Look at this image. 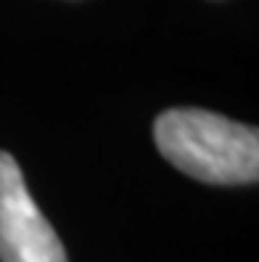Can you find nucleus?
I'll return each mask as SVG.
<instances>
[{
  "instance_id": "1",
  "label": "nucleus",
  "mask_w": 259,
  "mask_h": 262,
  "mask_svg": "<svg viewBox=\"0 0 259 262\" xmlns=\"http://www.w3.org/2000/svg\"><path fill=\"white\" fill-rule=\"evenodd\" d=\"M161 157L180 172L217 186L256 183L259 135L254 127L206 109H170L156 117Z\"/></svg>"
},
{
  "instance_id": "2",
  "label": "nucleus",
  "mask_w": 259,
  "mask_h": 262,
  "mask_svg": "<svg viewBox=\"0 0 259 262\" xmlns=\"http://www.w3.org/2000/svg\"><path fill=\"white\" fill-rule=\"evenodd\" d=\"M0 262H66L64 244L6 151H0Z\"/></svg>"
}]
</instances>
